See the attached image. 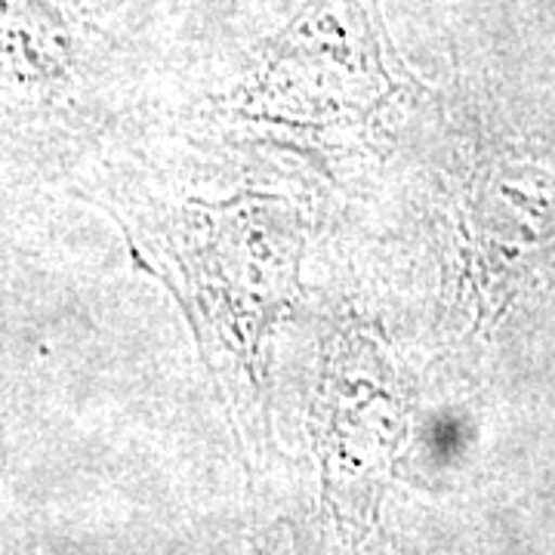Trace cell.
I'll return each mask as SVG.
<instances>
[{
    "instance_id": "6da1fadb",
    "label": "cell",
    "mask_w": 555,
    "mask_h": 555,
    "mask_svg": "<svg viewBox=\"0 0 555 555\" xmlns=\"http://www.w3.org/2000/svg\"><path fill=\"white\" fill-rule=\"evenodd\" d=\"M72 65V31L50 0H0V78L53 90Z\"/></svg>"
}]
</instances>
